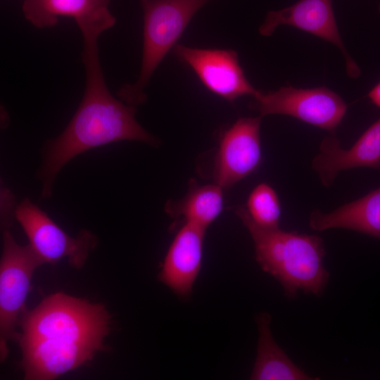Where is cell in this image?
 <instances>
[{
  "label": "cell",
  "instance_id": "ac0fdd59",
  "mask_svg": "<svg viewBox=\"0 0 380 380\" xmlns=\"http://www.w3.org/2000/svg\"><path fill=\"white\" fill-rule=\"evenodd\" d=\"M16 208L13 194L10 189L3 186L1 189V224L4 230L8 229Z\"/></svg>",
  "mask_w": 380,
  "mask_h": 380
},
{
  "label": "cell",
  "instance_id": "9a60e30c",
  "mask_svg": "<svg viewBox=\"0 0 380 380\" xmlns=\"http://www.w3.org/2000/svg\"><path fill=\"white\" fill-rule=\"evenodd\" d=\"M110 0H24L25 18L39 29L55 26L60 17H72L75 22L109 11Z\"/></svg>",
  "mask_w": 380,
  "mask_h": 380
},
{
  "label": "cell",
  "instance_id": "ba28073f",
  "mask_svg": "<svg viewBox=\"0 0 380 380\" xmlns=\"http://www.w3.org/2000/svg\"><path fill=\"white\" fill-rule=\"evenodd\" d=\"M173 48L176 57L193 70L208 89L227 101L233 103L246 95L255 98L260 93L246 78L234 50L182 44Z\"/></svg>",
  "mask_w": 380,
  "mask_h": 380
},
{
  "label": "cell",
  "instance_id": "8992f818",
  "mask_svg": "<svg viewBox=\"0 0 380 380\" xmlns=\"http://www.w3.org/2000/svg\"><path fill=\"white\" fill-rule=\"evenodd\" d=\"M250 107L261 117L272 114L289 115L329 132L335 131L347 110L342 98L324 87H281L267 93L260 91Z\"/></svg>",
  "mask_w": 380,
  "mask_h": 380
},
{
  "label": "cell",
  "instance_id": "277c9868",
  "mask_svg": "<svg viewBox=\"0 0 380 380\" xmlns=\"http://www.w3.org/2000/svg\"><path fill=\"white\" fill-rule=\"evenodd\" d=\"M211 1L140 0L144 20L141 70L134 83L118 90V99L134 106L146 102L145 90L155 70L197 11Z\"/></svg>",
  "mask_w": 380,
  "mask_h": 380
},
{
  "label": "cell",
  "instance_id": "d6986e66",
  "mask_svg": "<svg viewBox=\"0 0 380 380\" xmlns=\"http://www.w3.org/2000/svg\"><path fill=\"white\" fill-rule=\"evenodd\" d=\"M371 101L380 108V81L368 93Z\"/></svg>",
  "mask_w": 380,
  "mask_h": 380
},
{
  "label": "cell",
  "instance_id": "7a4b0ae2",
  "mask_svg": "<svg viewBox=\"0 0 380 380\" xmlns=\"http://www.w3.org/2000/svg\"><path fill=\"white\" fill-rule=\"evenodd\" d=\"M100 35L96 30L83 33L82 61L86 81L82 101L62 133L44 145L37 173L44 198L51 196L61 170L84 151L120 141H138L154 146L158 144V139L137 121V107L116 99L109 91L99 59Z\"/></svg>",
  "mask_w": 380,
  "mask_h": 380
},
{
  "label": "cell",
  "instance_id": "4fadbf2b",
  "mask_svg": "<svg viewBox=\"0 0 380 380\" xmlns=\"http://www.w3.org/2000/svg\"><path fill=\"white\" fill-rule=\"evenodd\" d=\"M309 225L317 232L343 228L380 240V187L331 212L313 210L309 217Z\"/></svg>",
  "mask_w": 380,
  "mask_h": 380
},
{
  "label": "cell",
  "instance_id": "5b68a950",
  "mask_svg": "<svg viewBox=\"0 0 380 380\" xmlns=\"http://www.w3.org/2000/svg\"><path fill=\"white\" fill-rule=\"evenodd\" d=\"M44 264L31 246L18 244L4 230L0 263V355H8V342L16 337L15 325L37 267Z\"/></svg>",
  "mask_w": 380,
  "mask_h": 380
},
{
  "label": "cell",
  "instance_id": "6da1fadb",
  "mask_svg": "<svg viewBox=\"0 0 380 380\" xmlns=\"http://www.w3.org/2000/svg\"><path fill=\"white\" fill-rule=\"evenodd\" d=\"M110 316L105 307L62 293L22 317L17 334L27 380H51L91 360L105 348Z\"/></svg>",
  "mask_w": 380,
  "mask_h": 380
},
{
  "label": "cell",
  "instance_id": "e0dca14e",
  "mask_svg": "<svg viewBox=\"0 0 380 380\" xmlns=\"http://www.w3.org/2000/svg\"><path fill=\"white\" fill-rule=\"evenodd\" d=\"M245 208L258 225L269 229L279 227L281 204L277 192L270 184H258L250 193Z\"/></svg>",
  "mask_w": 380,
  "mask_h": 380
},
{
  "label": "cell",
  "instance_id": "30bf717a",
  "mask_svg": "<svg viewBox=\"0 0 380 380\" xmlns=\"http://www.w3.org/2000/svg\"><path fill=\"white\" fill-rule=\"evenodd\" d=\"M279 25L295 27L334 44L344 56L348 75L355 78L360 75V68L341 39L331 0H299L287 8L269 11L259 27V33L270 36Z\"/></svg>",
  "mask_w": 380,
  "mask_h": 380
},
{
  "label": "cell",
  "instance_id": "2e32d148",
  "mask_svg": "<svg viewBox=\"0 0 380 380\" xmlns=\"http://www.w3.org/2000/svg\"><path fill=\"white\" fill-rule=\"evenodd\" d=\"M222 188L217 184H191L186 194L178 201H168L166 213L173 218H183L206 230L220 215L223 208Z\"/></svg>",
  "mask_w": 380,
  "mask_h": 380
},
{
  "label": "cell",
  "instance_id": "7c38bea8",
  "mask_svg": "<svg viewBox=\"0 0 380 380\" xmlns=\"http://www.w3.org/2000/svg\"><path fill=\"white\" fill-rule=\"evenodd\" d=\"M205 232L184 222L165 257L158 278L180 297L189 296L200 272Z\"/></svg>",
  "mask_w": 380,
  "mask_h": 380
},
{
  "label": "cell",
  "instance_id": "5bb4252c",
  "mask_svg": "<svg viewBox=\"0 0 380 380\" xmlns=\"http://www.w3.org/2000/svg\"><path fill=\"white\" fill-rule=\"evenodd\" d=\"M270 315L265 312L257 317L258 351L251 379H314L298 368L275 342L270 331Z\"/></svg>",
  "mask_w": 380,
  "mask_h": 380
},
{
  "label": "cell",
  "instance_id": "9c48e42d",
  "mask_svg": "<svg viewBox=\"0 0 380 380\" xmlns=\"http://www.w3.org/2000/svg\"><path fill=\"white\" fill-rule=\"evenodd\" d=\"M261 118H241L221 134L213 160V177L222 189L234 186L260 165Z\"/></svg>",
  "mask_w": 380,
  "mask_h": 380
},
{
  "label": "cell",
  "instance_id": "3957f363",
  "mask_svg": "<svg viewBox=\"0 0 380 380\" xmlns=\"http://www.w3.org/2000/svg\"><path fill=\"white\" fill-rule=\"evenodd\" d=\"M235 213L254 242L256 260L280 282L288 297L293 298L298 290L321 294L329 273L323 266L325 251L319 236L262 227L243 205Z\"/></svg>",
  "mask_w": 380,
  "mask_h": 380
},
{
  "label": "cell",
  "instance_id": "8fae6325",
  "mask_svg": "<svg viewBox=\"0 0 380 380\" xmlns=\"http://www.w3.org/2000/svg\"><path fill=\"white\" fill-rule=\"evenodd\" d=\"M312 167L326 187L331 186L343 170L356 167L380 170V118L348 149L342 148L335 137H326L312 161Z\"/></svg>",
  "mask_w": 380,
  "mask_h": 380
},
{
  "label": "cell",
  "instance_id": "52a82bcc",
  "mask_svg": "<svg viewBox=\"0 0 380 380\" xmlns=\"http://www.w3.org/2000/svg\"><path fill=\"white\" fill-rule=\"evenodd\" d=\"M15 217L44 264L67 258L72 267L80 269L97 244L96 236L87 230L81 231L76 237L68 235L27 198L17 205Z\"/></svg>",
  "mask_w": 380,
  "mask_h": 380
}]
</instances>
